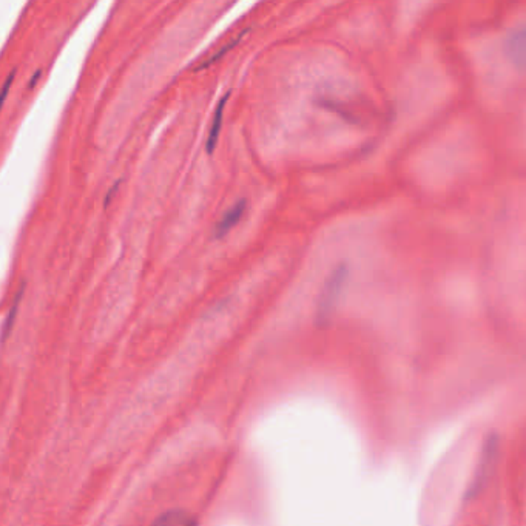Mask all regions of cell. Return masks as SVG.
Returning a JSON list of instances; mask_svg holds the SVG:
<instances>
[{
  "mask_svg": "<svg viewBox=\"0 0 526 526\" xmlns=\"http://www.w3.org/2000/svg\"><path fill=\"white\" fill-rule=\"evenodd\" d=\"M151 526H196L193 518L186 511L174 509L167 511L163 516H159Z\"/></svg>",
  "mask_w": 526,
  "mask_h": 526,
  "instance_id": "obj_4",
  "label": "cell"
},
{
  "mask_svg": "<svg viewBox=\"0 0 526 526\" xmlns=\"http://www.w3.org/2000/svg\"><path fill=\"white\" fill-rule=\"evenodd\" d=\"M14 74H16V73L11 72V73L8 74V77H6L5 83H3V88H2V99H3V101L6 99V94H8V90H10V87H11V82L14 81Z\"/></svg>",
  "mask_w": 526,
  "mask_h": 526,
  "instance_id": "obj_8",
  "label": "cell"
},
{
  "mask_svg": "<svg viewBox=\"0 0 526 526\" xmlns=\"http://www.w3.org/2000/svg\"><path fill=\"white\" fill-rule=\"evenodd\" d=\"M244 210H245V201H240L238 204L231 207L229 212L222 216V220L218 222V226H216L215 236L222 238L231 227H235L236 224L240 222V220L243 218Z\"/></svg>",
  "mask_w": 526,
  "mask_h": 526,
  "instance_id": "obj_3",
  "label": "cell"
},
{
  "mask_svg": "<svg viewBox=\"0 0 526 526\" xmlns=\"http://www.w3.org/2000/svg\"><path fill=\"white\" fill-rule=\"evenodd\" d=\"M504 56L514 67L526 69V25L517 28L504 42Z\"/></svg>",
  "mask_w": 526,
  "mask_h": 526,
  "instance_id": "obj_1",
  "label": "cell"
},
{
  "mask_svg": "<svg viewBox=\"0 0 526 526\" xmlns=\"http://www.w3.org/2000/svg\"><path fill=\"white\" fill-rule=\"evenodd\" d=\"M119 184H121V179H117V181L115 182V184H113V187H111V188H110V190L107 192V195H105V199H104V208H107V207H108V204H110L111 198H113L115 193L117 192Z\"/></svg>",
  "mask_w": 526,
  "mask_h": 526,
  "instance_id": "obj_7",
  "label": "cell"
},
{
  "mask_svg": "<svg viewBox=\"0 0 526 526\" xmlns=\"http://www.w3.org/2000/svg\"><path fill=\"white\" fill-rule=\"evenodd\" d=\"M24 290H25V284H22V286H20V289H19V292L16 293V298H14V304L11 306V311H10V315H8V317H6V320H5V329H3V335L6 336V335H8V332H10V329H11V326H13V320H14V317H16V312H17V307H19V303H20V299H22V293H24Z\"/></svg>",
  "mask_w": 526,
  "mask_h": 526,
  "instance_id": "obj_6",
  "label": "cell"
},
{
  "mask_svg": "<svg viewBox=\"0 0 526 526\" xmlns=\"http://www.w3.org/2000/svg\"><path fill=\"white\" fill-rule=\"evenodd\" d=\"M39 77H40V72H38V73H34V76H33V79H31V82H30V85H28V87H30V88H33V87H34V83H36V81H39Z\"/></svg>",
  "mask_w": 526,
  "mask_h": 526,
  "instance_id": "obj_9",
  "label": "cell"
},
{
  "mask_svg": "<svg viewBox=\"0 0 526 526\" xmlns=\"http://www.w3.org/2000/svg\"><path fill=\"white\" fill-rule=\"evenodd\" d=\"M230 97V91H227L226 94H224L220 102H218V107H216L215 113H213V117H212V124H210V130H208V138H207V144H206V150L208 154H212L216 149V144H218V139H220V131H221V127H222V117H224V108H226L227 105V101Z\"/></svg>",
  "mask_w": 526,
  "mask_h": 526,
  "instance_id": "obj_2",
  "label": "cell"
},
{
  "mask_svg": "<svg viewBox=\"0 0 526 526\" xmlns=\"http://www.w3.org/2000/svg\"><path fill=\"white\" fill-rule=\"evenodd\" d=\"M249 33V30H244V31H241L240 34H238V36L233 39V40H231V42H229V44L227 45H224L222 48H221V50L218 51V53H215L213 56H212V58H210V59H207L206 62H204V64H201L199 67H196V69H204V68H207V67H210V65H213L215 64V62L216 60H220L221 58H222V56H226L230 50H231V48H235L238 44H240V42H241V39L245 36V34H247Z\"/></svg>",
  "mask_w": 526,
  "mask_h": 526,
  "instance_id": "obj_5",
  "label": "cell"
}]
</instances>
